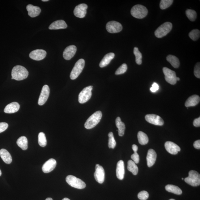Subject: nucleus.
I'll use <instances>...</instances> for the list:
<instances>
[{
    "label": "nucleus",
    "instance_id": "a18cd8bd",
    "mask_svg": "<svg viewBox=\"0 0 200 200\" xmlns=\"http://www.w3.org/2000/svg\"><path fill=\"white\" fill-rule=\"evenodd\" d=\"M193 125L195 127H198L200 126V118L196 119L194 121Z\"/></svg>",
    "mask_w": 200,
    "mask_h": 200
},
{
    "label": "nucleus",
    "instance_id": "423d86ee",
    "mask_svg": "<svg viewBox=\"0 0 200 200\" xmlns=\"http://www.w3.org/2000/svg\"><path fill=\"white\" fill-rule=\"evenodd\" d=\"M66 180L70 186L78 189H83L86 187L85 183L81 179L73 175H68L66 177Z\"/></svg>",
    "mask_w": 200,
    "mask_h": 200
},
{
    "label": "nucleus",
    "instance_id": "ddd939ff",
    "mask_svg": "<svg viewBox=\"0 0 200 200\" xmlns=\"http://www.w3.org/2000/svg\"><path fill=\"white\" fill-rule=\"evenodd\" d=\"M145 119L147 122L158 126H162L164 124V121L159 116L155 114H147Z\"/></svg>",
    "mask_w": 200,
    "mask_h": 200
},
{
    "label": "nucleus",
    "instance_id": "09e8293b",
    "mask_svg": "<svg viewBox=\"0 0 200 200\" xmlns=\"http://www.w3.org/2000/svg\"><path fill=\"white\" fill-rule=\"evenodd\" d=\"M45 200H53L51 198H46Z\"/></svg>",
    "mask_w": 200,
    "mask_h": 200
},
{
    "label": "nucleus",
    "instance_id": "dca6fc26",
    "mask_svg": "<svg viewBox=\"0 0 200 200\" xmlns=\"http://www.w3.org/2000/svg\"><path fill=\"white\" fill-rule=\"evenodd\" d=\"M77 51V48L74 45L67 47L63 52V57L66 60H70L73 57Z\"/></svg>",
    "mask_w": 200,
    "mask_h": 200
},
{
    "label": "nucleus",
    "instance_id": "7c9ffc66",
    "mask_svg": "<svg viewBox=\"0 0 200 200\" xmlns=\"http://www.w3.org/2000/svg\"><path fill=\"white\" fill-rule=\"evenodd\" d=\"M138 141L140 144L145 145L148 143L149 138L147 134L142 131L138 132Z\"/></svg>",
    "mask_w": 200,
    "mask_h": 200
},
{
    "label": "nucleus",
    "instance_id": "bb28decb",
    "mask_svg": "<svg viewBox=\"0 0 200 200\" xmlns=\"http://www.w3.org/2000/svg\"><path fill=\"white\" fill-rule=\"evenodd\" d=\"M116 125L118 129V134L120 136L124 135L125 130V123L121 121L120 117H117L115 121Z\"/></svg>",
    "mask_w": 200,
    "mask_h": 200
},
{
    "label": "nucleus",
    "instance_id": "c9c22d12",
    "mask_svg": "<svg viewBox=\"0 0 200 200\" xmlns=\"http://www.w3.org/2000/svg\"><path fill=\"white\" fill-rule=\"evenodd\" d=\"M109 142H108V147L109 148L114 149L116 146L117 143L114 137L113 132H110L108 134Z\"/></svg>",
    "mask_w": 200,
    "mask_h": 200
},
{
    "label": "nucleus",
    "instance_id": "1a4fd4ad",
    "mask_svg": "<svg viewBox=\"0 0 200 200\" xmlns=\"http://www.w3.org/2000/svg\"><path fill=\"white\" fill-rule=\"evenodd\" d=\"M163 72L165 76L166 81L168 83L172 85L177 83V77L175 71L166 67H164L163 68Z\"/></svg>",
    "mask_w": 200,
    "mask_h": 200
},
{
    "label": "nucleus",
    "instance_id": "2eb2a0df",
    "mask_svg": "<svg viewBox=\"0 0 200 200\" xmlns=\"http://www.w3.org/2000/svg\"><path fill=\"white\" fill-rule=\"evenodd\" d=\"M46 52L43 49H36L32 51L29 54V57L34 60H42L46 57Z\"/></svg>",
    "mask_w": 200,
    "mask_h": 200
},
{
    "label": "nucleus",
    "instance_id": "49530a36",
    "mask_svg": "<svg viewBox=\"0 0 200 200\" xmlns=\"http://www.w3.org/2000/svg\"><path fill=\"white\" fill-rule=\"evenodd\" d=\"M194 146L195 149H200V140L194 142Z\"/></svg>",
    "mask_w": 200,
    "mask_h": 200
},
{
    "label": "nucleus",
    "instance_id": "473e14b6",
    "mask_svg": "<svg viewBox=\"0 0 200 200\" xmlns=\"http://www.w3.org/2000/svg\"><path fill=\"white\" fill-rule=\"evenodd\" d=\"M134 53L135 56L136 63L139 65H141L142 63L143 56L141 52L139 51V49L136 47L134 48Z\"/></svg>",
    "mask_w": 200,
    "mask_h": 200
},
{
    "label": "nucleus",
    "instance_id": "7ed1b4c3",
    "mask_svg": "<svg viewBox=\"0 0 200 200\" xmlns=\"http://www.w3.org/2000/svg\"><path fill=\"white\" fill-rule=\"evenodd\" d=\"M131 14L134 17L141 19L145 17L148 14L146 7L141 5H136L132 7Z\"/></svg>",
    "mask_w": 200,
    "mask_h": 200
},
{
    "label": "nucleus",
    "instance_id": "9b49d317",
    "mask_svg": "<svg viewBox=\"0 0 200 200\" xmlns=\"http://www.w3.org/2000/svg\"><path fill=\"white\" fill-rule=\"evenodd\" d=\"M94 176L95 180L99 184H102L104 182L105 178V172L102 166L99 164H96Z\"/></svg>",
    "mask_w": 200,
    "mask_h": 200
},
{
    "label": "nucleus",
    "instance_id": "4468645a",
    "mask_svg": "<svg viewBox=\"0 0 200 200\" xmlns=\"http://www.w3.org/2000/svg\"><path fill=\"white\" fill-rule=\"evenodd\" d=\"M87 6L86 4L82 3L76 6L74 11V14L76 17L80 18L85 17L87 13Z\"/></svg>",
    "mask_w": 200,
    "mask_h": 200
},
{
    "label": "nucleus",
    "instance_id": "8fccbe9b",
    "mask_svg": "<svg viewBox=\"0 0 200 200\" xmlns=\"http://www.w3.org/2000/svg\"><path fill=\"white\" fill-rule=\"evenodd\" d=\"M62 200H70V199L68 198H64Z\"/></svg>",
    "mask_w": 200,
    "mask_h": 200
},
{
    "label": "nucleus",
    "instance_id": "f3484780",
    "mask_svg": "<svg viewBox=\"0 0 200 200\" xmlns=\"http://www.w3.org/2000/svg\"><path fill=\"white\" fill-rule=\"evenodd\" d=\"M164 147L166 150L172 155H176L181 151L180 147L173 142H166L164 144Z\"/></svg>",
    "mask_w": 200,
    "mask_h": 200
},
{
    "label": "nucleus",
    "instance_id": "603ef678",
    "mask_svg": "<svg viewBox=\"0 0 200 200\" xmlns=\"http://www.w3.org/2000/svg\"><path fill=\"white\" fill-rule=\"evenodd\" d=\"M49 0H42V1L43 2H47Z\"/></svg>",
    "mask_w": 200,
    "mask_h": 200
},
{
    "label": "nucleus",
    "instance_id": "b1692460",
    "mask_svg": "<svg viewBox=\"0 0 200 200\" xmlns=\"http://www.w3.org/2000/svg\"><path fill=\"white\" fill-rule=\"evenodd\" d=\"M200 97L197 95H193L189 98L186 100L185 106L186 107H191L197 105L200 102Z\"/></svg>",
    "mask_w": 200,
    "mask_h": 200
},
{
    "label": "nucleus",
    "instance_id": "4c0bfd02",
    "mask_svg": "<svg viewBox=\"0 0 200 200\" xmlns=\"http://www.w3.org/2000/svg\"><path fill=\"white\" fill-rule=\"evenodd\" d=\"M173 0H162L160 3V8L161 9H165L168 8L172 4Z\"/></svg>",
    "mask_w": 200,
    "mask_h": 200
},
{
    "label": "nucleus",
    "instance_id": "f704fd0d",
    "mask_svg": "<svg viewBox=\"0 0 200 200\" xmlns=\"http://www.w3.org/2000/svg\"><path fill=\"white\" fill-rule=\"evenodd\" d=\"M186 14L187 17L191 21H194L197 17V14L196 11L188 9L186 11Z\"/></svg>",
    "mask_w": 200,
    "mask_h": 200
},
{
    "label": "nucleus",
    "instance_id": "f8f14e48",
    "mask_svg": "<svg viewBox=\"0 0 200 200\" xmlns=\"http://www.w3.org/2000/svg\"><path fill=\"white\" fill-rule=\"evenodd\" d=\"M50 89L47 85H45L43 87L40 94L39 97L38 104L39 105L42 106L45 103L49 96Z\"/></svg>",
    "mask_w": 200,
    "mask_h": 200
},
{
    "label": "nucleus",
    "instance_id": "9d476101",
    "mask_svg": "<svg viewBox=\"0 0 200 200\" xmlns=\"http://www.w3.org/2000/svg\"><path fill=\"white\" fill-rule=\"evenodd\" d=\"M122 26L119 22L115 21L108 22L106 24V29L110 33H117L122 30Z\"/></svg>",
    "mask_w": 200,
    "mask_h": 200
},
{
    "label": "nucleus",
    "instance_id": "ea45409f",
    "mask_svg": "<svg viewBox=\"0 0 200 200\" xmlns=\"http://www.w3.org/2000/svg\"><path fill=\"white\" fill-rule=\"evenodd\" d=\"M138 198L141 200H146L148 198L149 194L147 191H142L140 192L138 194Z\"/></svg>",
    "mask_w": 200,
    "mask_h": 200
},
{
    "label": "nucleus",
    "instance_id": "6e6d98bb",
    "mask_svg": "<svg viewBox=\"0 0 200 200\" xmlns=\"http://www.w3.org/2000/svg\"><path fill=\"white\" fill-rule=\"evenodd\" d=\"M182 180H184V178H182Z\"/></svg>",
    "mask_w": 200,
    "mask_h": 200
},
{
    "label": "nucleus",
    "instance_id": "3c124183",
    "mask_svg": "<svg viewBox=\"0 0 200 200\" xmlns=\"http://www.w3.org/2000/svg\"><path fill=\"white\" fill-rule=\"evenodd\" d=\"M177 81H179V80H180V78H179V77H177Z\"/></svg>",
    "mask_w": 200,
    "mask_h": 200
},
{
    "label": "nucleus",
    "instance_id": "37998d69",
    "mask_svg": "<svg viewBox=\"0 0 200 200\" xmlns=\"http://www.w3.org/2000/svg\"><path fill=\"white\" fill-rule=\"evenodd\" d=\"M8 124L5 122L0 123V133L2 132L8 128Z\"/></svg>",
    "mask_w": 200,
    "mask_h": 200
},
{
    "label": "nucleus",
    "instance_id": "58836bf2",
    "mask_svg": "<svg viewBox=\"0 0 200 200\" xmlns=\"http://www.w3.org/2000/svg\"><path fill=\"white\" fill-rule=\"evenodd\" d=\"M128 69V66L126 63H123L119 68L117 69L115 74L116 75H119L124 74L127 71Z\"/></svg>",
    "mask_w": 200,
    "mask_h": 200
},
{
    "label": "nucleus",
    "instance_id": "20e7f679",
    "mask_svg": "<svg viewBox=\"0 0 200 200\" xmlns=\"http://www.w3.org/2000/svg\"><path fill=\"white\" fill-rule=\"evenodd\" d=\"M172 24L170 22H166L158 27L155 32L158 38H162L166 36L171 31Z\"/></svg>",
    "mask_w": 200,
    "mask_h": 200
},
{
    "label": "nucleus",
    "instance_id": "0eeeda50",
    "mask_svg": "<svg viewBox=\"0 0 200 200\" xmlns=\"http://www.w3.org/2000/svg\"><path fill=\"white\" fill-rule=\"evenodd\" d=\"M85 61L83 59H81L75 63L70 73V78L72 80L76 79L81 74L85 66Z\"/></svg>",
    "mask_w": 200,
    "mask_h": 200
},
{
    "label": "nucleus",
    "instance_id": "2f4dec72",
    "mask_svg": "<svg viewBox=\"0 0 200 200\" xmlns=\"http://www.w3.org/2000/svg\"><path fill=\"white\" fill-rule=\"evenodd\" d=\"M128 169L133 173V174L137 175L138 172V168L136 164L132 160H129L128 162Z\"/></svg>",
    "mask_w": 200,
    "mask_h": 200
},
{
    "label": "nucleus",
    "instance_id": "f257e3e1",
    "mask_svg": "<svg viewBox=\"0 0 200 200\" xmlns=\"http://www.w3.org/2000/svg\"><path fill=\"white\" fill-rule=\"evenodd\" d=\"M29 72L25 67L16 65L13 68L12 76L13 79L16 80H21L26 79L28 76Z\"/></svg>",
    "mask_w": 200,
    "mask_h": 200
},
{
    "label": "nucleus",
    "instance_id": "a211bd4d",
    "mask_svg": "<svg viewBox=\"0 0 200 200\" xmlns=\"http://www.w3.org/2000/svg\"><path fill=\"white\" fill-rule=\"evenodd\" d=\"M57 165V162L53 159H50L45 163L42 167V171L45 173H48L55 169Z\"/></svg>",
    "mask_w": 200,
    "mask_h": 200
},
{
    "label": "nucleus",
    "instance_id": "c03bdc74",
    "mask_svg": "<svg viewBox=\"0 0 200 200\" xmlns=\"http://www.w3.org/2000/svg\"><path fill=\"white\" fill-rule=\"evenodd\" d=\"M159 88V87L158 84L156 83H154L152 85V87L151 88L150 90L152 92H154L158 90Z\"/></svg>",
    "mask_w": 200,
    "mask_h": 200
},
{
    "label": "nucleus",
    "instance_id": "aec40b11",
    "mask_svg": "<svg viewBox=\"0 0 200 200\" xmlns=\"http://www.w3.org/2000/svg\"><path fill=\"white\" fill-rule=\"evenodd\" d=\"M27 9L28 11V14L31 18L36 17L40 15L41 12V9L40 7L34 6L32 5H28Z\"/></svg>",
    "mask_w": 200,
    "mask_h": 200
},
{
    "label": "nucleus",
    "instance_id": "e433bc0d",
    "mask_svg": "<svg viewBox=\"0 0 200 200\" xmlns=\"http://www.w3.org/2000/svg\"><path fill=\"white\" fill-rule=\"evenodd\" d=\"M200 32L198 29H194L189 34L190 39L194 41L197 40L199 38Z\"/></svg>",
    "mask_w": 200,
    "mask_h": 200
},
{
    "label": "nucleus",
    "instance_id": "79ce46f5",
    "mask_svg": "<svg viewBox=\"0 0 200 200\" xmlns=\"http://www.w3.org/2000/svg\"><path fill=\"white\" fill-rule=\"evenodd\" d=\"M134 154L131 155V158L136 164H137L139 162V156L136 151H134Z\"/></svg>",
    "mask_w": 200,
    "mask_h": 200
},
{
    "label": "nucleus",
    "instance_id": "864d4df0",
    "mask_svg": "<svg viewBox=\"0 0 200 200\" xmlns=\"http://www.w3.org/2000/svg\"><path fill=\"white\" fill-rule=\"evenodd\" d=\"M1 175H2V172L1 171V169H0V176H1Z\"/></svg>",
    "mask_w": 200,
    "mask_h": 200
},
{
    "label": "nucleus",
    "instance_id": "6ab92c4d",
    "mask_svg": "<svg viewBox=\"0 0 200 200\" xmlns=\"http://www.w3.org/2000/svg\"><path fill=\"white\" fill-rule=\"evenodd\" d=\"M157 158L155 151L152 149H150L148 151L147 157V166L152 167L155 164Z\"/></svg>",
    "mask_w": 200,
    "mask_h": 200
},
{
    "label": "nucleus",
    "instance_id": "393cba45",
    "mask_svg": "<svg viewBox=\"0 0 200 200\" xmlns=\"http://www.w3.org/2000/svg\"><path fill=\"white\" fill-rule=\"evenodd\" d=\"M115 56V54L113 53H109L106 54L100 63V68H104L109 65L114 57Z\"/></svg>",
    "mask_w": 200,
    "mask_h": 200
},
{
    "label": "nucleus",
    "instance_id": "6e6552de",
    "mask_svg": "<svg viewBox=\"0 0 200 200\" xmlns=\"http://www.w3.org/2000/svg\"><path fill=\"white\" fill-rule=\"evenodd\" d=\"M93 89L92 86L85 87L82 90L79 95L78 101L80 104L85 103L91 99L92 95L91 91Z\"/></svg>",
    "mask_w": 200,
    "mask_h": 200
},
{
    "label": "nucleus",
    "instance_id": "a19ab883",
    "mask_svg": "<svg viewBox=\"0 0 200 200\" xmlns=\"http://www.w3.org/2000/svg\"><path fill=\"white\" fill-rule=\"evenodd\" d=\"M194 74L196 77L200 78V63H197L194 68Z\"/></svg>",
    "mask_w": 200,
    "mask_h": 200
},
{
    "label": "nucleus",
    "instance_id": "412c9836",
    "mask_svg": "<svg viewBox=\"0 0 200 200\" xmlns=\"http://www.w3.org/2000/svg\"><path fill=\"white\" fill-rule=\"evenodd\" d=\"M124 163L122 160H119L117 162L116 169L117 178L119 180H123L125 175Z\"/></svg>",
    "mask_w": 200,
    "mask_h": 200
},
{
    "label": "nucleus",
    "instance_id": "a878e982",
    "mask_svg": "<svg viewBox=\"0 0 200 200\" xmlns=\"http://www.w3.org/2000/svg\"><path fill=\"white\" fill-rule=\"evenodd\" d=\"M0 156L6 164H10L12 162V156L6 149H2L0 150Z\"/></svg>",
    "mask_w": 200,
    "mask_h": 200
},
{
    "label": "nucleus",
    "instance_id": "c85d7f7f",
    "mask_svg": "<svg viewBox=\"0 0 200 200\" xmlns=\"http://www.w3.org/2000/svg\"><path fill=\"white\" fill-rule=\"evenodd\" d=\"M166 190L171 193L180 195L182 194V190L178 186L172 185H168L165 187Z\"/></svg>",
    "mask_w": 200,
    "mask_h": 200
},
{
    "label": "nucleus",
    "instance_id": "de8ad7c7",
    "mask_svg": "<svg viewBox=\"0 0 200 200\" xmlns=\"http://www.w3.org/2000/svg\"><path fill=\"white\" fill-rule=\"evenodd\" d=\"M132 148L133 150L134 151H134H136V152H137L138 150V147L136 145L134 144L132 146Z\"/></svg>",
    "mask_w": 200,
    "mask_h": 200
},
{
    "label": "nucleus",
    "instance_id": "5701e85b",
    "mask_svg": "<svg viewBox=\"0 0 200 200\" xmlns=\"http://www.w3.org/2000/svg\"><path fill=\"white\" fill-rule=\"evenodd\" d=\"M68 26L66 22L62 20H59L54 22L49 26L50 30H57L66 28Z\"/></svg>",
    "mask_w": 200,
    "mask_h": 200
},
{
    "label": "nucleus",
    "instance_id": "5fc2aeb1",
    "mask_svg": "<svg viewBox=\"0 0 200 200\" xmlns=\"http://www.w3.org/2000/svg\"><path fill=\"white\" fill-rule=\"evenodd\" d=\"M169 200H176L173 199H170Z\"/></svg>",
    "mask_w": 200,
    "mask_h": 200
},
{
    "label": "nucleus",
    "instance_id": "39448f33",
    "mask_svg": "<svg viewBox=\"0 0 200 200\" xmlns=\"http://www.w3.org/2000/svg\"><path fill=\"white\" fill-rule=\"evenodd\" d=\"M187 184L192 186H197L200 185V175L197 171H190L189 172V176L185 179Z\"/></svg>",
    "mask_w": 200,
    "mask_h": 200
},
{
    "label": "nucleus",
    "instance_id": "4be33fe9",
    "mask_svg": "<svg viewBox=\"0 0 200 200\" xmlns=\"http://www.w3.org/2000/svg\"><path fill=\"white\" fill-rule=\"evenodd\" d=\"M19 104L16 102L11 103L6 106L4 111L7 113H16L19 109Z\"/></svg>",
    "mask_w": 200,
    "mask_h": 200
},
{
    "label": "nucleus",
    "instance_id": "cd10ccee",
    "mask_svg": "<svg viewBox=\"0 0 200 200\" xmlns=\"http://www.w3.org/2000/svg\"><path fill=\"white\" fill-rule=\"evenodd\" d=\"M166 60L171 63L172 66L174 68H179L180 65V62L178 58L175 57V56L169 55H168L166 57Z\"/></svg>",
    "mask_w": 200,
    "mask_h": 200
},
{
    "label": "nucleus",
    "instance_id": "f03ea898",
    "mask_svg": "<svg viewBox=\"0 0 200 200\" xmlns=\"http://www.w3.org/2000/svg\"><path fill=\"white\" fill-rule=\"evenodd\" d=\"M102 116V114L100 111L95 112L86 121L85 124V128L90 130L94 128L100 122Z\"/></svg>",
    "mask_w": 200,
    "mask_h": 200
},
{
    "label": "nucleus",
    "instance_id": "72a5a7b5",
    "mask_svg": "<svg viewBox=\"0 0 200 200\" xmlns=\"http://www.w3.org/2000/svg\"><path fill=\"white\" fill-rule=\"evenodd\" d=\"M38 143L40 147H44L47 144V140L45 134L44 132L40 133L38 135Z\"/></svg>",
    "mask_w": 200,
    "mask_h": 200
},
{
    "label": "nucleus",
    "instance_id": "c756f323",
    "mask_svg": "<svg viewBox=\"0 0 200 200\" xmlns=\"http://www.w3.org/2000/svg\"><path fill=\"white\" fill-rule=\"evenodd\" d=\"M17 144L19 147L22 150H26L28 147V141L27 137L22 136L20 137L17 141Z\"/></svg>",
    "mask_w": 200,
    "mask_h": 200
}]
</instances>
